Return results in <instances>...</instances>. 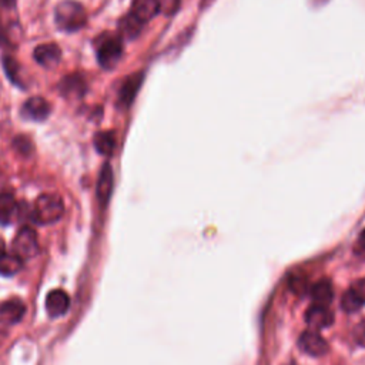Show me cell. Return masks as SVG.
<instances>
[{"label": "cell", "mask_w": 365, "mask_h": 365, "mask_svg": "<svg viewBox=\"0 0 365 365\" xmlns=\"http://www.w3.org/2000/svg\"><path fill=\"white\" fill-rule=\"evenodd\" d=\"M299 345L306 354L311 357H322L328 352V350H330L327 340L317 331L303 333L299 338Z\"/></svg>", "instance_id": "obj_5"}, {"label": "cell", "mask_w": 365, "mask_h": 365, "mask_svg": "<svg viewBox=\"0 0 365 365\" xmlns=\"http://www.w3.org/2000/svg\"><path fill=\"white\" fill-rule=\"evenodd\" d=\"M26 313V306L19 299H9L0 304V320L8 324L19 322Z\"/></svg>", "instance_id": "obj_13"}, {"label": "cell", "mask_w": 365, "mask_h": 365, "mask_svg": "<svg viewBox=\"0 0 365 365\" xmlns=\"http://www.w3.org/2000/svg\"><path fill=\"white\" fill-rule=\"evenodd\" d=\"M59 90L67 99H82L87 90V85L80 75H70L60 82Z\"/></svg>", "instance_id": "obj_12"}, {"label": "cell", "mask_w": 365, "mask_h": 365, "mask_svg": "<svg viewBox=\"0 0 365 365\" xmlns=\"http://www.w3.org/2000/svg\"><path fill=\"white\" fill-rule=\"evenodd\" d=\"M159 13L166 16H173L180 9V0H157Z\"/></svg>", "instance_id": "obj_22"}, {"label": "cell", "mask_w": 365, "mask_h": 365, "mask_svg": "<svg viewBox=\"0 0 365 365\" xmlns=\"http://www.w3.org/2000/svg\"><path fill=\"white\" fill-rule=\"evenodd\" d=\"M22 115L26 119H30L34 122H42V120L48 119L50 115V104L43 97H31L23 104Z\"/></svg>", "instance_id": "obj_6"}, {"label": "cell", "mask_w": 365, "mask_h": 365, "mask_svg": "<svg viewBox=\"0 0 365 365\" xmlns=\"http://www.w3.org/2000/svg\"><path fill=\"white\" fill-rule=\"evenodd\" d=\"M3 39V29H2V24H0V42H2Z\"/></svg>", "instance_id": "obj_31"}, {"label": "cell", "mask_w": 365, "mask_h": 365, "mask_svg": "<svg viewBox=\"0 0 365 365\" xmlns=\"http://www.w3.org/2000/svg\"><path fill=\"white\" fill-rule=\"evenodd\" d=\"M33 57L41 66H43L46 69H55L60 63L62 52L57 45L46 43V45H41L34 49Z\"/></svg>", "instance_id": "obj_8"}, {"label": "cell", "mask_w": 365, "mask_h": 365, "mask_svg": "<svg viewBox=\"0 0 365 365\" xmlns=\"http://www.w3.org/2000/svg\"><path fill=\"white\" fill-rule=\"evenodd\" d=\"M16 211V201L12 194H0V224H8Z\"/></svg>", "instance_id": "obj_19"}, {"label": "cell", "mask_w": 365, "mask_h": 365, "mask_svg": "<svg viewBox=\"0 0 365 365\" xmlns=\"http://www.w3.org/2000/svg\"><path fill=\"white\" fill-rule=\"evenodd\" d=\"M341 306H343V308H344L347 313H355V311H358L364 304L359 301V299L352 293L351 289H348V291H345L344 296H343Z\"/></svg>", "instance_id": "obj_21"}, {"label": "cell", "mask_w": 365, "mask_h": 365, "mask_svg": "<svg viewBox=\"0 0 365 365\" xmlns=\"http://www.w3.org/2000/svg\"><path fill=\"white\" fill-rule=\"evenodd\" d=\"M354 337H355V341L365 347V318L355 327V331H354Z\"/></svg>", "instance_id": "obj_25"}, {"label": "cell", "mask_w": 365, "mask_h": 365, "mask_svg": "<svg viewBox=\"0 0 365 365\" xmlns=\"http://www.w3.org/2000/svg\"><path fill=\"white\" fill-rule=\"evenodd\" d=\"M64 213V204L57 194H42L34 203L33 218L39 224H53Z\"/></svg>", "instance_id": "obj_2"}, {"label": "cell", "mask_w": 365, "mask_h": 365, "mask_svg": "<svg viewBox=\"0 0 365 365\" xmlns=\"http://www.w3.org/2000/svg\"><path fill=\"white\" fill-rule=\"evenodd\" d=\"M143 80H144L143 73H134V75H131L130 78H127L124 80L120 92H119V103L122 107L127 108L134 101V97L137 96V93L143 85Z\"/></svg>", "instance_id": "obj_10"}, {"label": "cell", "mask_w": 365, "mask_h": 365, "mask_svg": "<svg viewBox=\"0 0 365 365\" xmlns=\"http://www.w3.org/2000/svg\"><path fill=\"white\" fill-rule=\"evenodd\" d=\"M55 20L60 30L78 31L86 24L87 15L82 5L76 2H63L55 10Z\"/></svg>", "instance_id": "obj_1"}, {"label": "cell", "mask_w": 365, "mask_h": 365, "mask_svg": "<svg viewBox=\"0 0 365 365\" xmlns=\"http://www.w3.org/2000/svg\"><path fill=\"white\" fill-rule=\"evenodd\" d=\"M214 2H215V0H200V9L204 10V9H207L208 6H211Z\"/></svg>", "instance_id": "obj_27"}, {"label": "cell", "mask_w": 365, "mask_h": 365, "mask_svg": "<svg viewBox=\"0 0 365 365\" xmlns=\"http://www.w3.org/2000/svg\"><path fill=\"white\" fill-rule=\"evenodd\" d=\"M70 307V297L63 289H53L46 297L48 314L53 318L62 317L67 313Z\"/></svg>", "instance_id": "obj_9"}, {"label": "cell", "mask_w": 365, "mask_h": 365, "mask_svg": "<svg viewBox=\"0 0 365 365\" xmlns=\"http://www.w3.org/2000/svg\"><path fill=\"white\" fill-rule=\"evenodd\" d=\"M306 322L314 330H321V328L333 325L334 314L331 310H328V307L314 304L306 313Z\"/></svg>", "instance_id": "obj_7"}, {"label": "cell", "mask_w": 365, "mask_h": 365, "mask_svg": "<svg viewBox=\"0 0 365 365\" xmlns=\"http://www.w3.org/2000/svg\"><path fill=\"white\" fill-rule=\"evenodd\" d=\"M3 251H5V244L2 240H0V254H3Z\"/></svg>", "instance_id": "obj_30"}, {"label": "cell", "mask_w": 365, "mask_h": 365, "mask_svg": "<svg viewBox=\"0 0 365 365\" xmlns=\"http://www.w3.org/2000/svg\"><path fill=\"white\" fill-rule=\"evenodd\" d=\"M288 285L291 288L293 293L299 294V296H304L308 291V280L304 275H291Z\"/></svg>", "instance_id": "obj_20"}, {"label": "cell", "mask_w": 365, "mask_h": 365, "mask_svg": "<svg viewBox=\"0 0 365 365\" xmlns=\"http://www.w3.org/2000/svg\"><path fill=\"white\" fill-rule=\"evenodd\" d=\"M15 3V0H0V6L10 8Z\"/></svg>", "instance_id": "obj_29"}, {"label": "cell", "mask_w": 365, "mask_h": 365, "mask_svg": "<svg viewBox=\"0 0 365 365\" xmlns=\"http://www.w3.org/2000/svg\"><path fill=\"white\" fill-rule=\"evenodd\" d=\"M3 66H5V70L8 73L9 79L16 83V85H20L19 80H17V70H19V66H17V62L12 57H5L3 59Z\"/></svg>", "instance_id": "obj_23"}, {"label": "cell", "mask_w": 365, "mask_h": 365, "mask_svg": "<svg viewBox=\"0 0 365 365\" xmlns=\"http://www.w3.org/2000/svg\"><path fill=\"white\" fill-rule=\"evenodd\" d=\"M350 289L359 299V301H361L362 304H365V278L357 280Z\"/></svg>", "instance_id": "obj_24"}, {"label": "cell", "mask_w": 365, "mask_h": 365, "mask_svg": "<svg viewBox=\"0 0 365 365\" xmlns=\"http://www.w3.org/2000/svg\"><path fill=\"white\" fill-rule=\"evenodd\" d=\"M143 24L138 19H136L131 13H129L127 16H124L120 23H119V30L123 34V38L126 39H134L140 34Z\"/></svg>", "instance_id": "obj_18"}, {"label": "cell", "mask_w": 365, "mask_h": 365, "mask_svg": "<svg viewBox=\"0 0 365 365\" xmlns=\"http://www.w3.org/2000/svg\"><path fill=\"white\" fill-rule=\"evenodd\" d=\"M113 185H115V178H113V170L110 167V164H104L101 171H100V177H99V182H97V197L99 201L103 207L107 206L108 200L112 197L113 193Z\"/></svg>", "instance_id": "obj_11"}, {"label": "cell", "mask_w": 365, "mask_h": 365, "mask_svg": "<svg viewBox=\"0 0 365 365\" xmlns=\"http://www.w3.org/2000/svg\"><path fill=\"white\" fill-rule=\"evenodd\" d=\"M130 13L141 23L149 22L159 13L157 0H133Z\"/></svg>", "instance_id": "obj_14"}, {"label": "cell", "mask_w": 365, "mask_h": 365, "mask_svg": "<svg viewBox=\"0 0 365 365\" xmlns=\"http://www.w3.org/2000/svg\"><path fill=\"white\" fill-rule=\"evenodd\" d=\"M97 60L101 67L113 69L123 56V43L113 34H103L96 42Z\"/></svg>", "instance_id": "obj_3"}, {"label": "cell", "mask_w": 365, "mask_h": 365, "mask_svg": "<svg viewBox=\"0 0 365 365\" xmlns=\"http://www.w3.org/2000/svg\"><path fill=\"white\" fill-rule=\"evenodd\" d=\"M358 244H359V247H361L362 250H365V229H364V230L361 231V234H359Z\"/></svg>", "instance_id": "obj_28"}, {"label": "cell", "mask_w": 365, "mask_h": 365, "mask_svg": "<svg viewBox=\"0 0 365 365\" xmlns=\"http://www.w3.org/2000/svg\"><path fill=\"white\" fill-rule=\"evenodd\" d=\"M333 297H334V289H333V285L331 282L322 278L320 281H317L314 285H313V289H311V299L314 301L315 306H324V307H328V304H330L333 301Z\"/></svg>", "instance_id": "obj_15"}, {"label": "cell", "mask_w": 365, "mask_h": 365, "mask_svg": "<svg viewBox=\"0 0 365 365\" xmlns=\"http://www.w3.org/2000/svg\"><path fill=\"white\" fill-rule=\"evenodd\" d=\"M23 267V260L15 252L0 254V275H15Z\"/></svg>", "instance_id": "obj_17"}, {"label": "cell", "mask_w": 365, "mask_h": 365, "mask_svg": "<svg viewBox=\"0 0 365 365\" xmlns=\"http://www.w3.org/2000/svg\"><path fill=\"white\" fill-rule=\"evenodd\" d=\"M328 2H330V0H308V5L311 8H314V9H318V8L324 6V5H327Z\"/></svg>", "instance_id": "obj_26"}, {"label": "cell", "mask_w": 365, "mask_h": 365, "mask_svg": "<svg viewBox=\"0 0 365 365\" xmlns=\"http://www.w3.org/2000/svg\"><path fill=\"white\" fill-rule=\"evenodd\" d=\"M39 251L38 234L30 227H23L15 237L13 252L22 260L31 259Z\"/></svg>", "instance_id": "obj_4"}, {"label": "cell", "mask_w": 365, "mask_h": 365, "mask_svg": "<svg viewBox=\"0 0 365 365\" xmlns=\"http://www.w3.org/2000/svg\"><path fill=\"white\" fill-rule=\"evenodd\" d=\"M94 148L103 156H112L116 150V134L113 131H100L94 136Z\"/></svg>", "instance_id": "obj_16"}]
</instances>
